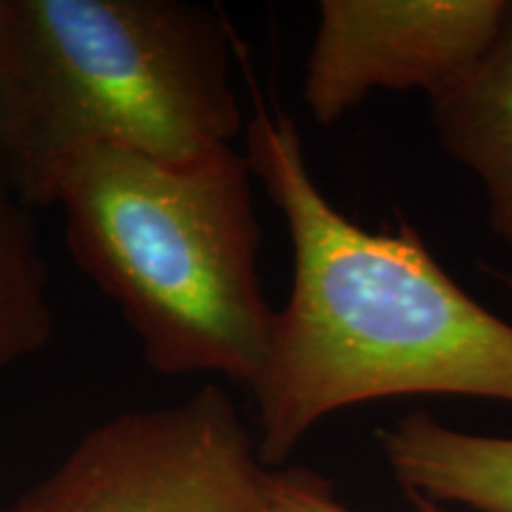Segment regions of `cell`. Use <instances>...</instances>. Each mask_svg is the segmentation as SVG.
I'll return each mask as SVG.
<instances>
[{
  "label": "cell",
  "mask_w": 512,
  "mask_h": 512,
  "mask_svg": "<svg viewBox=\"0 0 512 512\" xmlns=\"http://www.w3.org/2000/svg\"><path fill=\"white\" fill-rule=\"evenodd\" d=\"M283 214L294 273L252 394L268 470L337 411L394 396L512 403V325L434 259L420 230L356 226L318 188L294 119L256 98L245 152Z\"/></svg>",
  "instance_id": "cell-1"
},
{
  "label": "cell",
  "mask_w": 512,
  "mask_h": 512,
  "mask_svg": "<svg viewBox=\"0 0 512 512\" xmlns=\"http://www.w3.org/2000/svg\"><path fill=\"white\" fill-rule=\"evenodd\" d=\"M72 259L119 306L162 375L219 373L252 392L275 311L259 280L254 174L233 145L166 162L86 145L57 162L46 202Z\"/></svg>",
  "instance_id": "cell-2"
},
{
  "label": "cell",
  "mask_w": 512,
  "mask_h": 512,
  "mask_svg": "<svg viewBox=\"0 0 512 512\" xmlns=\"http://www.w3.org/2000/svg\"><path fill=\"white\" fill-rule=\"evenodd\" d=\"M0 100V169L29 207L76 147L190 162L245 126L226 22L181 0H0Z\"/></svg>",
  "instance_id": "cell-3"
},
{
  "label": "cell",
  "mask_w": 512,
  "mask_h": 512,
  "mask_svg": "<svg viewBox=\"0 0 512 512\" xmlns=\"http://www.w3.org/2000/svg\"><path fill=\"white\" fill-rule=\"evenodd\" d=\"M268 467L233 396L114 415L76 444L10 512H268Z\"/></svg>",
  "instance_id": "cell-4"
},
{
  "label": "cell",
  "mask_w": 512,
  "mask_h": 512,
  "mask_svg": "<svg viewBox=\"0 0 512 512\" xmlns=\"http://www.w3.org/2000/svg\"><path fill=\"white\" fill-rule=\"evenodd\" d=\"M508 0H323L302 95L323 126L375 91H425L437 100L475 64Z\"/></svg>",
  "instance_id": "cell-5"
},
{
  "label": "cell",
  "mask_w": 512,
  "mask_h": 512,
  "mask_svg": "<svg viewBox=\"0 0 512 512\" xmlns=\"http://www.w3.org/2000/svg\"><path fill=\"white\" fill-rule=\"evenodd\" d=\"M430 107L441 150L479 178L489 226L512 252V0L482 60Z\"/></svg>",
  "instance_id": "cell-6"
},
{
  "label": "cell",
  "mask_w": 512,
  "mask_h": 512,
  "mask_svg": "<svg viewBox=\"0 0 512 512\" xmlns=\"http://www.w3.org/2000/svg\"><path fill=\"white\" fill-rule=\"evenodd\" d=\"M377 439L408 496L477 512H512V439L453 430L420 411L403 415Z\"/></svg>",
  "instance_id": "cell-7"
},
{
  "label": "cell",
  "mask_w": 512,
  "mask_h": 512,
  "mask_svg": "<svg viewBox=\"0 0 512 512\" xmlns=\"http://www.w3.org/2000/svg\"><path fill=\"white\" fill-rule=\"evenodd\" d=\"M29 209L0 171V368L38 354L55 330L46 261Z\"/></svg>",
  "instance_id": "cell-8"
},
{
  "label": "cell",
  "mask_w": 512,
  "mask_h": 512,
  "mask_svg": "<svg viewBox=\"0 0 512 512\" xmlns=\"http://www.w3.org/2000/svg\"><path fill=\"white\" fill-rule=\"evenodd\" d=\"M266 494L268 512H354L337 501L328 479L309 470H292V467L268 470ZM408 498H411L415 512H451L444 505L427 501L422 496Z\"/></svg>",
  "instance_id": "cell-9"
},
{
  "label": "cell",
  "mask_w": 512,
  "mask_h": 512,
  "mask_svg": "<svg viewBox=\"0 0 512 512\" xmlns=\"http://www.w3.org/2000/svg\"><path fill=\"white\" fill-rule=\"evenodd\" d=\"M491 275H496L498 280H501L505 290H508L512 294V275L510 273H503V271H491Z\"/></svg>",
  "instance_id": "cell-10"
},
{
  "label": "cell",
  "mask_w": 512,
  "mask_h": 512,
  "mask_svg": "<svg viewBox=\"0 0 512 512\" xmlns=\"http://www.w3.org/2000/svg\"><path fill=\"white\" fill-rule=\"evenodd\" d=\"M0 136H3V100H0ZM3 171V169H0Z\"/></svg>",
  "instance_id": "cell-11"
},
{
  "label": "cell",
  "mask_w": 512,
  "mask_h": 512,
  "mask_svg": "<svg viewBox=\"0 0 512 512\" xmlns=\"http://www.w3.org/2000/svg\"><path fill=\"white\" fill-rule=\"evenodd\" d=\"M5 512H10V510H5Z\"/></svg>",
  "instance_id": "cell-12"
}]
</instances>
